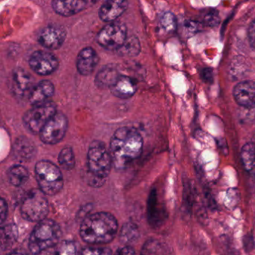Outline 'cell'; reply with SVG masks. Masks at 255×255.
<instances>
[{"label": "cell", "mask_w": 255, "mask_h": 255, "mask_svg": "<svg viewBox=\"0 0 255 255\" xmlns=\"http://www.w3.org/2000/svg\"><path fill=\"white\" fill-rule=\"evenodd\" d=\"M31 69L40 76H48L54 73L59 67L57 58L50 52L37 50L29 58Z\"/></svg>", "instance_id": "cell-10"}, {"label": "cell", "mask_w": 255, "mask_h": 255, "mask_svg": "<svg viewBox=\"0 0 255 255\" xmlns=\"http://www.w3.org/2000/svg\"><path fill=\"white\" fill-rule=\"evenodd\" d=\"M128 30L125 23L113 22L104 26L97 36L98 44L110 50H118L128 39Z\"/></svg>", "instance_id": "cell-8"}, {"label": "cell", "mask_w": 255, "mask_h": 255, "mask_svg": "<svg viewBox=\"0 0 255 255\" xmlns=\"http://www.w3.org/2000/svg\"><path fill=\"white\" fill-rule=\"evenodd\" d=\"M141 255H173V253L166 243L156 239H150L143 246Z\"/></svg>", "instance_id": "cell-22"}, {"label": "cell", "mask_w": 255, "mask_h": 255, "mask_svg": "<svg viewBox=\"0 0 255 255\" xmlns=\"http://www.w3.org/2000/svg\"><path fill=\"white\" fill-rule=\"evenodd\" d=\"M116 217L107 212H98L89 215L80 226V237L89 244H106L113 241L117 234Z\"/></svg>", "instance_id": "cell-2"}, {"label": "cell", "mask_w": 255, "mask_h": 255, "mask_svg": "<svg viewBox=\"0 0 255 255\" xmlns=\"http://www.w3.org/2000/svg\"><path fill=\"white\" fill-rule=\"evenodd\" d=\"M139 236L138 227L132 222H128L125 224L121 230L120 240L125 244L133 243Z\"/></svg>", "instance_id": "cell-26"}, {"label": "cell", "mask_w": 255, "mask_h": 255, "mask_svg": "<svg viewBox=\"0 0 255 255\" xmlns=\"http://www.w3.org/2000/svg\"><path fill=\"white\" fill-rule=\"evenodd\" d=\"M8 255H23V254L18 253V252H13V253L9 254Z\"/></svg>", "instance_id": "cell-35"}, {"label": "cell", "mask_w": 255, "mask_h": 255, "mask_svg": "<svg viewBox=\"0 0 255 255\" xmlns=\"http://www.w3.org/2000/svg\"><path fill=\"white\" fill-rule=\"evenodd\" d=\"M142 136L133 128L124 127L113 134L110 152L116 169L126 168L132 161L139 157L142 152Z\"/></svg>", "instance_id": "cell-1"}, {"label": "cell", "mask_w": 255, "mask_h": 255, "mask_svg": "<svg viewBox=\"0 0 255 255\" xmlns=\"http://www.w3.org/2000/svg\"><path fill=\"white\" fill-rule=\"evenodd\" d=\"M7 175L8 181L14 186H23L29 177V171L21 165H13L8 169Z\"/></svg>", "instance_id": "cell-23"}, {"label": "cell", "mask_w": 255, "mask_h": 255, "mask_svg": "<svg viewBox=\"0 0 255 255\" xmlns=\"http://www.w3.org/2000/svg\"><path fill=\"white\" fill-rule=\"evenodd\" d=\"M99 56L92 47L83 49L77 56V68L83 76L92 74L99 63Z\"/></svg>", "instance_id": "cell-14"}, {"label": "cell", "mask_w": 255, "mask_h": 255, "mask_svg": "<svg viewBox=\"0 0 255 255\" xmlns=\"http://www.w3.org/2000/svg\"><path fill=\"white\" fill-rule=\"evenodd\" d=\"M0 219H1V225H3L4 222L6 220L7 215H8V204L4 198H1L0 201Z\"/></svg>", "instance_id": "cell-32"}, {"label": "cell", "mask_w": 255, "mask_h": 255, "mask_svg": "<svg viewBox=\"0 0 255 255\" xmlns=\"http://www.w3.org/2000/svg\"><path fill=\"white\" fill-rule=\"evenodd\" d=\"M160 26L168 33L174 32L176 29V19L171 12H165L160 18Z\"/></svg>", "instance_id": "cell-29"}, {"label": "cell", "mask_w": 255, "mask_h": 255, "mask_svg": "<svg viewBox=\"0 0 255 255\" xmlns=\"http://www.w3.org/2000/svg\"><path fill=\"white\" fill-rule=\"evenodd\" d=\"M55 87L49 80H43L34 86L29 96V101L32 106L41 105L48 102L54 95Z\"/></svg>", "instance_id": "cell-16"}, {"label": "cell", "mask_w": 255, "mask_h": 255, "mask_svg": "<svg viewBox=\"0 0 255 255\" xmlns=\"http://www.w3.org/2000/svg\"><path fill=\"white\" fill-rule=\"evenodd\" d=\"M241 157L246 171L255 178V143H248L243 146Z\"/></svg>", "instance_id": "cell-24"}, {"label": "cell", "mask_w": 255, "mask_h": 255, "mask_svg": "<svg viewBox=\"0 0 255 255\" xmlns=\"http://www.w3.org/2000/svg\"><path fill=\"white\" fill-rule=\"evenodd\" d=\"M45 194L38 189L29 191L22 201L20 213L25 220L40 222L47 218L49 213V203Z\"/></svg>", "instance_id": "cell-6"}, {"label": "cell", "mask_w": 255, "mask_h": 255, "mask_svg": "<svg viewBox=\"0 0 255 255\" xmlns=\"http://www.w3.org/2000/svg\"><path fill=\"white\" fill-rule=\"evenodd\" d=\"M56 104L47 102L35 106L23 116V124L26 129L33 134H39L47 122L57 113Z\"/></svg>", "instance_id": "cell-7"}, {"label": "cell", "mask_w": 255, "mask_h": 255, "mask_svg": "<svg viewBox=\"0 0 255 255\" xmlns=\"http://www.w3.org/2000/svg\"><path fill=\"white\" fill-rule=\"evenodd\" d=\"M33 79L32 76L21 68H17L11 73V88L13 94L18 98H29L33 89Z\"/></svg>", "instance_id": "cell-12"}, {"label": "cell", "mask_w": 255, "mask_h": 255, "mask_svg": "<svg viewBox=\"0 0 255 255\" xmlns=\"http://www.w3.org/2000/svg\"><path fill=\"white\" fill-rule=\"evenodd\" d=\"M141 47H140L139 41L135 36L128 38L122 47L118 50V53L121 56H135L138 55Z\"/></svg>", "instance_id": "cell-25"}, {"label": "cell", "mask_w": 255, "mask_h": 255, "mask_svg": "<svg viewBox=\"0 0 255 255\" xmlns=\"http://www.w3.org/2000/svg\"><path fill=\"white\" fill-rule=\"evenodd\" d=\"M17 232L13 225L2 227L1 229V247L2 250L14 243L17 239Z\"/></svg>", "instance_id": "cell-28"}, {"label": "cell", "mask_w": 255, "mask_h": 255, "mask_svg": "<svg viewBox=\"0 0 255 255\" xmlns=\"http://www.w3.org/2000/svg\"><path fill=\"white\" fill-rule=\"evenodd\" d=\"M149 223L153 227L160 225L165 219V213L158 201L157 193L155 189L150 192L147 207Z\"/></svg>", "instance_id": "cell-19"}, {"label": "cell", "mask_w": 255, "mask_h": 255, "mask_svg": "<svg viewBox=\"0 0 255 255\" xmlns=\"http://www.w3.org/2000/svg\"><path fill=\"white\" fill-rule=\"evenodd\" d=\"M54 255H77V248L73 242L65 241L59 246Z\"/></svg>", "instance_id": "cell-31"}, {"label": "cell", "mask_w": 255, "mask_h": 255, "mask_svg": "<svg viewBox=\"0 0 255 255\" xmlns=\"http://www.w3.org/2000/svg\"><path fill=\"white\" fill-rule=\"evenodd\" d=\"M234 100L240 107L251 108L255 106V82L243 81L238 83L233 91Z\"/></svg>", "instance_id": "cell-13"}, {"label": "cell", "mask_w": 255, "mask_h": 255, "mask_svg": "<svg viewBox=\"0 0 255 255\" xmlns=\"http://www.w3.org/2000/svg\"><path fill=\"white\" fill-rule=\"evenodd\" d=\"M114 255H135V252L133 248L126 246L119 249Z\"/></svg>", "instance_id": "cell-34"}, {"label": "cell", "mask_w": 255, "mask_h": 255, "mask_svg": "<svg viewBox=\"0 0 255 255\" xmlns=\"http://www.w3.org/2000/svg\"><path fill=\"white\" fill-rule=\"evenodd\" d=\"M88 1H53L52 8L56 14L64 17H71L89 6Z\"/></svg>", "instance_id": "cell-17"}, {"label": "cell", "mask_w": 255, "mask_h": 255, "mask_svg": "<svg viewBox=\"0 0 255 255\" xmlns=\"http://www.w3.org/2000/svg\"><path fill=\"white\" fill-rule=\"evenodd\" d=\"M110 89L114 96L122 99H128L133 96L136 92L137 87L132 79L121 75Z\"/></svg>", "instance_id": "cell-18"}, {"label": "cell", "mask_w": 255, "mask_h": 255, "mask_svg": "<svg viewBox=\"0 0 255 255\" xmlns=\"http://www.w3.org/2000/svg\"><path fill=\"white\" fill-rule=\"evenodd\" d=\"M120 76L121 74L115 65H106L97 74L95 85L101 89H110Z\"/></svg>", "instance_id": "cell-20"}, {"label": "cell", "mask_w": 255, "mask_h": 255, "mask_svg": "<svg viewBox=\"0 0 255 255\" xmlns=\"http://www.w3.org/2000/svg\"><path fill=\"white\" fill-rule=\"evenodd\" d=\"M249 41L251 47L255 50V19L249 28Z\"/></svg>", "instance_id": "cell-33"}, {"label": "cell", "mask_w": 255, "mask_h": 255, "mask_svg": "<svg viewBox=\"0 0 255 255\" xmlns=\"http://www.w3.org/2000/svg\"><path fill=\"white\" fill-rule=\"evenodd\" d=\"M58 160L64 170L70 171L73 169L75 166V156L73 149L70 147H64L59 153Z\"/></svg>", "instance_id": "cell-27"}, {"label": "cell", "mask_w": 255, "mask_h": 255, "mask_svg": "<svg viewBox=\"0 0 255 255\" xmlns=\"http://www.w3.org/2000/svg\"><path fill=\"white\" fill-rule=\"evenodd\" d=\"M128 2L122 0H110L104 2L99 10V17L103 21L113 23L128 8Z\"/></svg>", "instance_id": "cell-15"}, {"label": "cell", "mask_w": 255, "mask_h": 255, "mask_svg": "<svg viewBox=\"0 0 255 255\" xmlns=\"http://www.w3.org/2000/svg\"><path fill=\"white\" fill-rule=\"evenodd\" d=\"M35 172L40 189L45 195L53 196L62 190L63 176L59 167L53 162L48 160L39 161L35 165Z\"/></svg>", "instance_id": "cell-5"}, {"label": "cell", "mask_w": 255, "mask_h": 255, "mask_svg": "<svg viewBox=\"0 0 255 255\" xmlns=\"http://www.w3.org/2000/svg\"><path fill=\"white\" fill-rule=\"evenodd\" d=\"M66 35V31L62 26L50 25L39 32L38 41L45 48L58 50L65 42Z\"/></svg>", "instance_id": "cell-11"}, {"label": "cell", "mask_w": 255, "mask_h": 255, "mask_svg": "<svg viewBox=\"0 0 255 255\" xmlns=\"http://www.w3.org/2000/svg\"><path fill=\"white\" fill-rule=\"evenodd\" d=\"M111 249L107 247H86L78 255H112Z\"/></svg>", "instance_id": "cell-30"}, {"label": "cell", "mask_w": 255, "mask_h": 255, "mask_svg": "<svg viewBox=\"0 0 255 255\" xmlns=\"http://www.w3.org/2000/svg\"><path fill=\"white\" fill-rule=\"evenodd\" d=\"M14 155L17 159L22 161H29L35 154V147L26 137H20L16 140L13 147Z\"/></svg>", "instance_id": "cell-21"}, {"label": "cell", "mask_w": 255, "mask_h": 255, "mask_svg": "<svg viewBox=\"0 0 255 255\" xmlns=\"http://www.w3.org/2000/svg\"><path fill=\"white\" fill-rule=\"evenodd\" d=\"M113 165L110 152L103 141L95 140L91 143L88 152V167L90 172V184L101 187L110 175Z\"/></svg>", "instance_id": "cell-3"}, {"label": "cell", "mask_w": 255, "mask_h": 255, "mask_svg": "<svg viewBox=\"0 0 255 255\" xmlns=\"http://www.w3.org/2000/svg\"><path fill=\"white\" fill-rule=\"evenodd\" d=\"M68 129V119L60 112H57L55 116L47 122L39 133L40 138L47 144H56L60 142Z\"/></svg>", "instance_id": "cell-9"}, {"label": "cell", "mask_w": 255, "mask_h": 255, "mask_svg": "<svg viewBox=\"0 0 255 255\" xmlns=\"http://www.w3.org/2000/svg\"><path fill=\"white\" fill-rule=\"evenodd\" d=\"M62 231L57 222L46 219L38 222L29 237V248L33 255H38L57 246Z\"/></svg>", "instance_id": "cell-4"}]
</instances>
